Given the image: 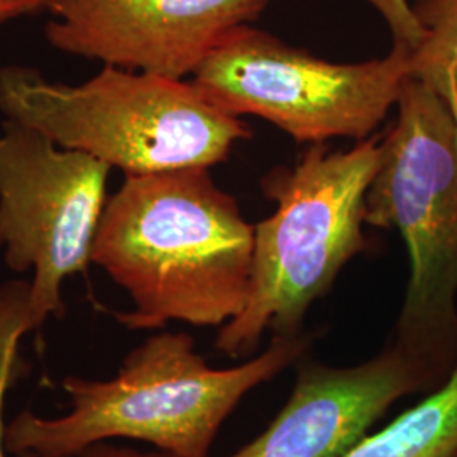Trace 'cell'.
<instances>
[{
  "label": "cell",
  "mask_w": 457,
  "mask_h": 457,
  "mask_svg": "<svg viewBox=\"0 0 457 457\" xmlns=\"http://www.w3.org/2000/svg\"><path fill=\"white\" fill-rule=\"evenodd\" d=\"M254 226L204 166L126 175L98 222L90 262L131 296L128 328L222 327L245 311Z\"/></svg>",
  "instance_id": "6da1fadb"
},
{
  "label": "cell",
  "mask_w": 457,
  "mask_h": 457,
  "mask_svg": "<svg viewBox=\"0 0 457 457\" xmlns=\"http://www.w3.org/2000/svg\"><path fill=\"white\" fill-rule=\"evenodd\" d=\"M311 336L279 334L254 360L212 370L188 334L164 332L132 349L111 379L66 376L71 411L24 410L5 427L9 454L75 456L111 439H136L175 457H209L213 439L245 393L298 360Z\"/></svg>",
  "instance_id": "7a4b0ae2"
},
{
  "label": "cell",
  "mask_w": 457,
  "mask_h": 457,
  "mask_svg": "<svg viewBox=\"0 0 457 457\" xmlns=\"http://www.w3.org/2000/svg\"><path fill=\"white\" fill-rule=\"evenodd\" d=\"M0 112L124 175L211 168L253 136L195 83L112 65L80 85L2 66Z\"/></svg>",
  "instance_id": "3957f363"
},
{
  "label": "cell",
  "mask_w": 457,
  "mask_h": 457,
  "mask_svg": "<svg viewBox=\"0 0 457 457\" xmlns=\"http://www.w3.org/2000/svg\"><path fill=\"white\" fill-rule=\"evenodd\" d=\"M379 162L381 136L375 134L347 151L311 145L294 166L262 177V194L277 211L254 226L249 298L219 330L215 347L222 354H251L266 330L298 334L312 303L370 249L364 202Z\"/></svg>",
  "instance_id": "277c9868"
},
{
  "label": "cell",
  "mask_w": 457,
  "mask_h": 457,
  "mask_svg": "<svg viewBox=\"0 0 457 457\" xmlns=\"http://www.w3.org/2000/svg\"><path fill=\"white\" fill-rule=\"evenodd\" d=\"M364 222L398 230L407 245L396 345L439 375L457 364V128L441 98L411 77L381 137Z\"/></svg>",
  "instance_id": "5b68a950"
},
{
  "label": "cell",
  "mask_w": 457,
  "mask_h": 457,
  "mask_svg": "<svg viewBox=\"0 0 457 457\" xmlns=\"http://www.w3.org/2000/svg\"><path fill=\"white\" fill-rule=\"evenodd\" d=\"M410 53L393 45L385 58L334 63L245 24L217 45L192 82L228 114L262 117L298 145L360 143L396 107Z\"/></svg>",
  "instance_id": "8992f818"
},
{
  "label": "cell",
  "mask_w": 457,
  "mask_h": 457,
  "mask_svg": "<svg viewBox=\"0 0 457 457\" xmlns=\"http://www.w3.org/2000/svg\"><path fill=\"white\" fill-rule=\"evenodd\" d=\"M112 168L58 146L16 120L0 132V249L14 273L33 271L31 315L36 328L62 319V285L90 264L98 222L107 205Z\"/></svg>",
  "instance_id": "52a82bcc"
},
{
  "label": "cell",
  "mask_w": 457,
  "mask_h": 457,
  "mask_svg": "<svg viewBox=\"0 0 457 457\" xmlns=\"http://www.w3.org/2000/svg\"><path fill=\"white\" fill-rule=\"evenodd\" d=\"M270 0H49L45 36L66 54L183 80Z\"/></svg>",
  "instance_id": "ba28073f"
},
{
  "label": "cell",
  "mask_w": 457,
  "mask_h": 457,
  "mask_svg": "<svg viewBox=\"0 0 457 457\" xmlns=\"http://www.w3.org/2000/svg\"><path fill=\"white\" fill-rule=\"evenodd\" d=\"M434 375L402 347L354 368L312 364L256 441L228 457H344L398 398Z\"/></svg>",
  "instance_id": "9c48e42d"
},
{
  "label": "cell",
  "mask_w": 457,
  "mask_h": 457,
  "mask_svg": "<svg viewBox=\"0 0 457 457\" xmlns=\"http://www.w3.org/2000/svg\"><path fill=\"white\" fill-rule=\"evenodd\" d=\"M344 457H457V364L437 392Z\"/></svg>",
  "instance_id": "30bf717a"
},
{
  "label": "cell",
  "mask_w": 457,
  "mask_h": 457,
  "mask_svg": "<svg viewBox=\"0 0 457 457\" xmlns=\"http://www.w3.org/2000/svg\"><path fill=\"white\" fill-rule=\"evenodd\" d=\"M410 5L425 33L410 53V77L441 98L457 128V0H413Z\"/></svg>",
  "instance_id": "8fae6325"
},
{
  "label": "cell",
  "mask_w": 457,
  "mask_h": 457,
  "mask_svg": "<svg viewBox=\"0 0 457 457\" xmlns=\"http://www.w3.org/2000/svg\"><path fill=\"white\" fill-rule=\"evenodd\" d=\"M29 298L31 283L28 281L16 279L0 285V457H7L4 427L5 395L22 371L19 341L28 332L36 330Z\"/></svg>",
  "instance_id": "7c38bea8"
},
{
  "label": "cell",
  "mask_w": 457,
  "mask_h": 457,
  "mask_svg": "<svg viewBox=\"0 0 457 457\" xmlns=\"http://www.w3.org/2000/svg\"><path fill=\"white\" fill-rule=\"evenodd\" d=\"M371 4L390 28L393 45L409 51L419 48L424 39V28L419 24L409 0H364Z\"/></svg>",
  "instance_id": "4fadbf2b"
},
{
  "label": "cell",
  "mask_w": 457,
  "mask_h": 457,
  "mask_svg": "<svg viewBox=\"0 0 457 457\" xmlns=\"http://www.w3.org/2000/svg\"><path fill=\"white\" fill-rule=\"evenodd\" d=\"M16 457H56V456H45V454H37V453H21ZM66 457H175L168 453H139L136 449L131 447H119V445H112V444H107V442H98L94 444L87 449H83L82 453L75 454V456Z\"/></svg>",
  "instance_id": "5bb4252c"
},
{
  "label": "cell",
  "mask_w": 457,
  "mask_h": 457,
  "mask_svg": "<svg viewBox=\"0 0 457 457\" xmlns=\"http://www.w3.org/2000/svg\"><path fill=\"white\" fill-rule=\"evenodd\" d=\"M49 0H0V26L19 17L48 11Z\"/></svg>",
  "instance_id": "9a60e30c"
}]
</instances>
